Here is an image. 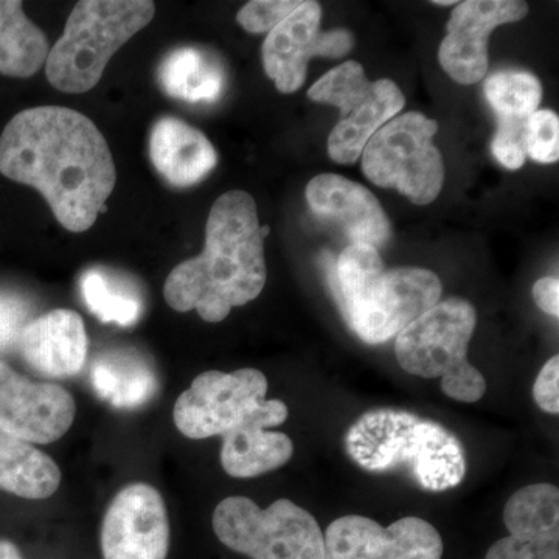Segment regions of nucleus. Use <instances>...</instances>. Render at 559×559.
<instances>
[{
    "label": "nucleus",
    "mask_w": 559,
    "mask_h": 559,
    "mask_svg": "<svg viewBox=\"0 0 559 559\" xmlns=\"http://www.w3.org/2000/svg\"><path fill=\"white\" fill-rule=\"evenodd\" d=\"M322 9L301 2L285 21L267 33L263 44L264 72L283 94H293L307 80L308 61L316 57Z\"/></svg>",
    "instance_id": "obj_16"
},
{
    "label": "nucleus",
    "mask_w": 559,
    "mask_h": 559,
    "mask_svg": "<svg viewBox=\"0 0 559 559\" xmlns=\"http://www.w3.org/2000/svg\"><path fill=\"white\" fill-rule=\"evenodd\" d=\"M148 0H83L70 13L64 33L50 50L46 73L51 86L84 94L97 86L110 58L153 21Z\"/></svg>",
    "instance_id": "obj_5"
},
{
    "label": "nucleus",
    "mask_w": 559,
    "mask_h": 559,
    "mask_svg": "<svg viewBox=\"0 0 559 559\" xmlns=\"http://www.w3.org/2000/svg\"><path fill=\"white\" fill-rule=\"evenodd\" d=\"M76 404L61 385L33 382L0 360V430L27 441L49 444L73 425Z\"/></svg>",
    "instance_id": "obj_12"
},
{
    "label": "nucleus",
    "mask_w": 559,
    "mask_h": 559,
    "mask_svg": "<svg viewBox=\"0 0 559 559\" xmlns=\"http://www.w3.org/2000/svg\"><path fill=\"white\" fill-rule=\"evenodd\" d=\"M305 194L312 212L340 224L353 242L373 246L378 250L388 245V215L366 187L330 173L310 180Z\"/></svg>",
    "instance_id": "obj_14"
},
{
    "label": "nucleus",
    "mask_w": 559,
    "mask_h": 559,
    "mask_svg": "<svg viewBox=\"0 0 559 559\" xmlns=\"http://www.w3.org/2000/svg\"><path fill=\"white\" fill-rule=\"evenodd\" d=\"M525 121L527 120L499 119L498 132L492 139L491 151L496 159L509 170H520L527 159Z\"/></svg>",
    "instance_id": "obj_30"
},
{
    "label": "nucleus",
    "mask_w": 559,
    "mask_h": 559,
    "mask_svg": "<svg viewBox=\"0 0 559 559\" xmlns=\"http://www.w3.org/2000/svg\"><path fill=\"white\" fill-rule=\"evenodd\" d=\"M150 156L162 178L180 189L201 182L218 164V154L210 140L175 117H162L154 123Z\"/></svg>",
    "instance_id": "obj_17"
},
{
    "label": "nucleus",
    "mask_w": 559,
    "mask_h": 559,
    "mask_svg": "<svg viewBox=\"0 0 559 559\" xmlns=\"http://www.w3.org/2000/svg\"><path fill=\"white\" fill-rule=\"evenodd\" d=\"M81 293L92 311L102 322L131 326L142 314V304L134 294L114 285L102 271H87L81 277Z\"/></svg>",
    "instance_id": "obj_25"
},
{
    "label": "nucleus",
    "mask_w": 559,
    "mask_h": 559,
    "mask_svg": "<svg viewBox=\"0 0 559 559\" xmlns=\"http://www.w3.org/2000/svg\"><path fill=\"white\" fill-rule=\"evenodd\" d=\"M17 347L25 362L44 377H73L86 362V326L75 311L53 310L25 326Z\"/></svg>",
    "instance_id": "obj_15"
},
{
    "label": "nucleus",
    "mask_w": 559,
    "mask_h": 559,
    "mask_svg": "<svg viewBox=\"0 0 559 559\" xmlns=\"http://www.w3.org/2000/svg\"><path fill=\"white\" fill-rule=\"evenodd\" d=\"M267 234L249 193H224L210 210L204 250L165 280L167 304L179 312L197 310L205 322L218 323L231 308L255 300L266 285Z\"/></svg>",
    "instance_id": "obj_2"
},
{
    "label": "nucleus",
    "mask_w": 559,
    "mask_h": 559,
    "mask_svg": "<svg viewBox=\"0 0 559 559\" xmlns=\"http://www.w3.org/2000/svg\"><path fill=\"white\" fill-rule=\"evenodd\" d=\"M213 530L227 549L250 559H326L318 521L293 500L260 509L249 498L231 496L216 506Z\"/></svg>",
    "instance_id": "obj_7"
},
{
    "label": "nucleus",
    "mask_w": 559,
    "mask_h": 559,
    "mask_svg": "<svg viewBox=\"0 0 559 559\" xmlns=\"http://www.w3.org/2000/svg\"><path fill=\"white\" fill-rule=\"evenodd\" d=\"M336 293L349 329L367 344H385L440 301V278L421 267L385 270L370 246H349L336 264Z\"/></svg>",
    "instance_id": "obj_4"
},
{
    "label": "nucleus",
    "mask_w": 559,
    "mask_h": 559,
    "mask_svg": "<svg viewBox=\"0 0 559 559\" xmlns=\"http://www.w3.org/2000/svg\"><path fill=\"white\" fill-rule=\"evenodd\" d=\"M528 5L518 0H468L459 3L441 40V68L460 84H476L488 72V38L499 25L524 20Z\"/></svg>",
    "instance_id": "obj_13"
},
{
    "label": "nucleus",
    "mask_w": 559,
    "mask_h": 559,
    "mask_svg": "<svg viewBox=\"0 0 559 559\" xmlns=\"http://www.w3.org/2000/svg\"><path fill=\"white\" fill-rule=\"evenodd\" d=\"M103 559H167L170 522L156 488L132 484L121 489L102 524Z\"/></svg>",
    "instance_id": "obj_11"
},
{
    "label": "nucleus",
    "mask_w": 559,
    "mask_h": 559,
    "mask_svg": "<svg viewBox=\"0 0 559 559\" xmlns=\"http://www.w3.org/2000/svg\"><path fill=\"white\" fill-rule=\"evenodd\" d=\"M370 87L371 83L367 80L362 66L356 61H347L312 84L308 97L312 102L336 106L341 110L342 119H345L366 98Z\"/></svg>",
    "instance_id": "obj_27"
},
{
    "label": "nucleus",
    "mask_w": 559,
    "mask_h": 559,
    "mask_svg": "<svg viewBox=\"0 0 559 559\" xmlns=\"http://www.w3.org/2000/svg\"><path fill=\"white\" fill-rule=\"evenodd\" d=\"M267 389L266 377L257 369L204 371L176 401V428L187 439L204 440L224 437L252 419H274L283 425L289 417L288 406L266 400Z\"/></svg>",
    "instance_id": "obj_8"
},
{
    "label": "nucleus",
    "mask_w": 559,
    "mask_h": 559,
    "mask_svg": "<svg viewBox=\"0 0 559 559\" xmlns=\"http://www.w3.org/2000/svg\"><path fill=\"white\" fill-rule=\"evenodd\" d=\"M404 105H406V98L392 80L371 83L366 98L331 131L329 138L331 159L337 164H355L370 139L396 114H400Z\"/></svg>",
    "instance_id": "obj_19"
},
{
    "label": "nucleus",
    "mask_w": 559,
    "mask_h": 559,
    "mask_svg": "<svg viewBox=\"0 0 559 559\" xmlns=\"http://www.w3.org/2000/svg\"><path fill=\"white\" fill-rule=\"evenodd\" d=\"M27 301L14 294H0V352L20 344L25 326L32 322Z\"/></svg>",
    "instance_id": "obj_31"
},
{
    "label": "nucleus",
    "mask_w": 559,
    "mask_h": 559,
    "mask_svg": "<svg viewBox=\"0 0 559 559\" xmlns=\"http://www.w3.org/2000/svg\"><path fill=\"white\" fill-rule=\"evenodd\" d=\"M47 36L27 16L20 0H0V75L28 79L49 57Z\"/></svg>",
    "instance_id": "obj_22"
},
{
    "label": "nucleus",
    "mask_w": 559,
    "mask_h": 559,
    "mask_svg": "<svg viewBox=\"0 0 559 559\" xmlns=\"http://www.w3.org/2000/svg\"><path fill=\"white\" fill-rule=\"evenodd\" d=\"M506 527L510 535L492 544L485 559H559V524Z\"/></svg>",
    "instance_id": "obj_26"
},
{
    "label": "nucleus",
    "mask_w": 559,
    "mask_h": 559,
    "mask_svg": "<svg viewBox=\"0 0 559 559\" xmlns=\"http://www.w3.org/2000/svg\"><path fill=\"white\" fill-rule=\"evenodd\" d=\"M533 299L540 311L558 318L559 316V282L557 277H544L533 286Z\"/></svg>",
    "instance_id": "obj_34"
},
{
    "label": "nucleus",
    "mask_w": 559,
    "mask_h": 559,
    "mask_svg": "<svg viewBox=\"0 0 559 559\" xmlns=\"http://www.w3.org/2000/svg\"><path fill=\"white\" fill-rule=\"evenodd\" d=\"M0 559H24L20 549L7 539H0Z\"/></svg>",
    "instance_id": "obj_35"
},
{
    "label": "nucleus",
    "mask_w": 559,
    "mask_h": 559,
    "mask_svg": "<svg viewBox=\"0 0 559 559\" xmlns=\"http://www.w3.org/2000/svg\"><path fill=\"white\" fill-rule=\"evenodd\" d=\"M477 312L469 301L452 297L439 301L396 336L401 369L415 377L441 378L444 395L460 403H477L487 393V380L468 360Z\"/></svg>",
    "instance_id": "obj_6"
},
{
    "label": "nucleus",
    "mask_w": 559,
    "mask_h": 559,
    "mask_svg": "<svg viewBox=\"0 0 559 559\" xmlns=\"http://www.w3.org/2000/svg\"><path fill=\"white\" fill-rule=\"evenodd\" d=\"M300 3L293 0H253L242 7L237 20L250 33H270Z\"/></svg>",
    "instance_id": "obj_29"
},
{
    "label": "nucleus",
    "mask_w": 559,
    "mask_h": 559,
    "mask_svg": "<svg viewBox=\"0 0 559 559\" xmlns=\"http://www.w3.org/2000/svg\"><path fill=\"white\" fill-rule=\"evenodd\" d=\"M162 90L189 103H213L223 94L226 75L218 60L198 47H179L159 68Z\"/></svg>",
    "instance_id": "obj_21"
},
{
    "label": "nucleus",
    "mask_w": 559,
    "mask_h": 559,
    "mask_svg": "<svg viewBox=\"0 0 559 559\" xmlns=\"http://www.w3.org/2000/svg\"><path fill=\"white\" fill-rule=\"evenodd\" d=\"M345 450L360 468L401 471L426 491H447L466 476L465 448L457 437L409 412H367L345 433Z\"/></svg>",
    "instance_id": "obj_3"
},
{
    "label": "nucleus",
    "mask_w": 559,
    "mask_h": 559,
    "mask_svg": "<svg viewBox=\"0 0 559 559\" xmlns=\"http://www.w3.org/2000/svg\"><path fill=\"white\" fill-rule=\"evenodd\" d=\"M527 156L540 164L559 159V119L550 109L536 110L525 121Z\"/></svg>",
    "instance_id": "obj_28"
},
{
    "label": "nucleus",
    "mask_w": 559,
    "mask_h": 559,
    "mask_svg": "<svg viewBox=\"0 0 559 559\" xmlns=\"http://www.w3.org/2000/svg\"><path fill=\"white\" fill-rule=\"evenodd\" d=\"M485 95L498 119L527 120L539 108L543 87L532 73L506 70L489 76Z\"/></svg>",
    "instance_id": "obj_24"
},
{
    "label": "nucleus",
    "mask_w": 559,
    "mask_h": 559,
    "mask_svg": "<svg viewBox=\"0 0 559 559\" xmlns=\"http://www.w3.org/2000/svg\"><path fill=\"white\" fill-rule=\"evenodd\" d=\"M353 49V36L347 31L319 33L316 57L341 58Z\"/></svg>",
    "instance_id": "obj_33"
},
{
    "label": "nucleus",
    "mask_w": 559,
    "mask_h": 559,
    "mask_svg": "<svg viewBox=\"0 0 559 559\" xmlns=\"http://www.w3.org/2000/svg\"><path fill=\"white\" fill-rule=\"evenodd\" d=\"M61 485V469L46 452L0 430V489L22 499L50 498Z\"/></svg>",
    "instance_id": "obj_20"
},
{
    "label": "nucleus",
    "mask_w": 559,
    "mask_h": 559,
    "mask_svg": "<svg viewBox=\"0 0 559 559\" xmlns=\"http://www.w3.org/2000/svg\"><path fill=\"white\" fill-rule=\"evenodd\" d=\"M326 559H441L443 539L428 521L407 516L382 527L366 516H342L323 533Z\"/></svg>",
    "instance_id": "obj_10"
},
{
    "label": "nucleus",
    "mask_w": 559,
    "mask_h": 559,
    "mask_svg": "<svg viewBox=\"0 0 559 559\" xmlns=\"http://www.w3.org/2000/svg\"><path fill=\"white\" fill-rule=\"evenodd\" d=\"M436 3V5H441V7H444V5H454V0H437V2H433Z\"/></svg>",
    "instance_id": "obj_36"
},
{
    "label": "nucleus",
    "mask_w": 559,
    "mask_h": 559,
    "mask_svg": "<svg viewBox=\"0 0 559 559\" xmlns=\"http://www.w3.org/2000/svg\"><path fill=\"white\" fill-rule=\"evenodd\" d=\"M278 426L260 418L226 433L221 448V465L235 479H252L285 466L293 459L294 443L286 433L267 430Z\"/></svg>",
    "instance_id": "obj_18"
},
{
    "label": "nucleus",
    "mask_w": 559,
    "mask_h": 559,
    "mask_svg": "<svg viewBox=\"0 0 559 559\" xmlns=\"http://www.w3.org/2000/svg\"><path fill=\"white\" fill-rule=\"evenodd\" d=\"M439 123L407 112L385 123L362 151V170L382 189H396L414 204L437 200L444 180L443 159L432 143Z\"/></svg>",
    "instance_id": "obj_9"
},
{
    "label": "nucleus",
    "mask_w": 559,
    "mask_h": 559,
    "mask_svg": "<svg viewBox=\"0 0 559 559\" xmlns=\"http://www.w3.org/2000/svg\"><path fill=\"white\" fill-rule=\"evenodd\" d=\"M0 173L46 198L64 229H91L116 187L112 154L94 121L60 106L22 110L0 135Z\"/></svg>",
    "instance_id": "obj_1"
},
{
    "label": "nucleus",
    "mask_w": 559,
    "mask_h": 559,
    "mask_svg": "<svg viewBox=\"0 0 559 559\" xmlns=\"http://www.w3.org/2000/svg\"><path fill=\"white\" fill-rule=\"evenodd\" d=\"M533 399L540 411L547 414H559V358L554 356L547 360L540 369L535 385H533Z\"/></svg>",
    "instance_id": "obj_32"
},
{
    "label": "nucleus",
    "mask_w": 559,
    "mask_h": 559,
    "mask_svg": "<svg viewBox=\"0 0 559 559\" xmlns=\"http://www.w3.org/2000/svg\"><path fill=\"white\" fill-rule=\"evenodd\" d=\"M91 378L98 396L120 409L142 406L157 388L148 364L131 352L105 353L95 360Z\"/></svg>",
    "instance_id": "obj_23"
}]
</instances>
